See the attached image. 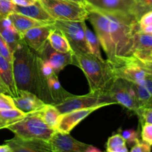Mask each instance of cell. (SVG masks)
Masks as SVG:
<instances>
[{
  "label": "cell",
  "instance_id": "obj_46",
  "mask_svg": "<svg viewBox=\"0 0 152 152\" xmlns=\"http://www.w3.org/2000/svg\"><path fill=\"white\" fill-rule=\"evenodd\" d=\"M0 129H3V126L2 124H1V121H0Z\"/></svg>",
  "mask_w": 152,
  "mask_h": 152
},
{
  "label": "cell",
  "instance_id": "obj_20",
  "mask_svg": "<svg viewBox=\"0 0 152 152\" xmlns=\"http://www.w3.org/2000/svg\"><path fill=\"white\" fill-rule=\"evenodd\" d=\"M48 89L53 105L61 103L72 95V94H70L62 87L56 74L48 80Z\"/></svg>",
  "mask_w": 152,
  "mask_h": 152
},
{
  "label": "cell",
  "instance_id": "obj_7",
  "mask_svg": "<svg viewBox=\"0 0 152 152\" xmlns=\"http://www.w3.org/2000/svg\"><path fill=\"white\" fill-rule=\"evenodd\" d=\"M110 64L114 78L123 79L132 83H140L151 76L145 65L134 56L121 58Z\"/></svg>",
  "mask_w": 152,
  "mask_h": 152
},
{
  "label": "cell",
  "instance_id": "obj_23",
  "mask_svg": "<svg viewBox=\"0 0 152 152\" xmlns=\"http://www.w3.org/2000/svg\"><path fill=\"white\" fill-rule=\"evenodd\" d=\"M43 121L52 129L56 131L61 114L53 104H46L44 108L40 111Z\"/></svg>",
  "mask_w": 152,
  "mask_h": 152
},
{
  "label": "cell",
  "instance_id": "obj_41",
  "mask_svg": "<svg viewBox=\"0 0 152 152\" xmlns=\"http://www.w3.org/2000/svg\"><path fill=\"white\" fill-rule=\"evenodd\" d=\"M0 152H10V149L7 144L0 145Z\"/></svg>",
  "mask_w": 152,
  "mask_h": 152
},
{
  "label": "cell",
  "instance_id": "obj_42",
  "mask_svg": "<svg viewBox=\"0 0 152 152\" xmlns=\"http://www.w3.org/2000/svg\"><path fill=\"white\" fill-rule=\"evenodd\" d=\"M0 87H1V88H2L3 90L4 91V92H5V93L7 94H9V93H8V91H7V88L5 87V86H4V83H3L2 80H1V78H0Z\"/></svg>",
  "mask_w": 152,
  "mask_h": 152
},
{
  "label": "cell",
  "instance_id": "obj_27",
  "mask_svg": "<svg viewBox=\"0 0 152 152\" xmlns=\"http://www.w3.org/2000/svg\"><path fill=\"white\" fill-rule=\"evenodd\" d=\"M148 48H152V34L137 31L134 37V52Z\"/></svg>",
  "mask_w": 152,
  "mask_h": 152
},
{
  "label": "cell",
  "instance_id": "obj_26",
  "mask_svg": "<svg viewBox=\"0 0 152 152\" xmlns=\"http://www.w3.org/2000/svg\"><path fill=\"white\" fill-rule=\"evenodd\" d=\"M105 152H129L126 140L120 134H116L108 138Z\"/></svg>",
  "mask_w": 152,
  "mask_h": 152
},
{
  "label": "cell",
  "instance_id": "obj_32",
  "mask_svg": "<svg viewBox=\"0 0 152 152\" xmlns=\"http://www.w3.org/2000/svg\"><path fill=\"white\" fill-rule=\"evenodd\" d=\"M0 54L10 62L11 63L13 62V52L1 34H0Z\"/></svg>",
  "mask_w": 152,
  "mask_h": 152
},
{
  "label": "cell",
  "instance_id": "obj_24",
  "mask_svg": "<svg viewBox=\"0 0 152 152\" xmlns=\"http://www.w3.org/2000/svg\"><path fill=\"white\" fill-rule=\"evenodd\" d=\"M27 114L16 108L0 111V121L3 126V129L21 120Z\"/></svg>",
  "mask_w": 152,
  "mask_h": 152
},
{
  "label": "cell",
  "instance_id": "obj_39",
  "mask_svg": "<svg viewBox=\"0 0 152 152\" xmlns=\"http://www.w3.org/2000/svg\"><path fill=\"white\" fill-rule=\"evenodd\" d=\"M140 31L145 33V34H152V24L151 25H148V26L145 27V28H143L142 29H141Z\"/></svg>",
  "mask_w": 152,
  "mask_h": 152
},
{
  "label": "cell",
  "instance_id": "obj_1",
  "mask_svg": "<svg viewBox=\"0 0 152 152\" xmlns=\"http://www.w3.org/2000/svg\"><path fill=\"white\" fill-rule=\"evenodd\" d=\"M88 20L94 27L107 60L114 63L133 56L134 37L140 31L138 20L132 16L88 8Z\"/></svg>",
  "mask_w": 152,
  "mask_h": 152
},
{
  "label": "cell",
  "instance_id": "obj_8",
  "mask_svg": "<svg viewBox=\"0 0 152 152\" xmlns=\"http://www.w3.org/2000/svg\"><path fill=\"white\" fill-rule=\"evenodd\" d=\"M117 104L137 114L140 110L134 83L123 79L115 78L108 90Z\"/></svg>",
  "mask_w": 152,
  "mask_h": 152
},
{
  "label": "cell",
  "instance_id": "obj_22",
  "mask_svg": "<svg viewBox=\"0 0 152 152\" xmlns=\"http://www.w3.org/2000/svg\"><path fill=\"white\" fill-rule=\"evenodd\" d=\"M48 41L50 46L56 51L64 53H71L73 52L66 37L62 34V31L56 27H54L50 31Z\"/></svg>",
  "mask_w": 152,
  "mask_h": 152
},
{
  "label": "cell",
  "instance_id": "obj_9",
  "mask_svg": "<svg viewBox=\"0 0 152 152\" xmlns=\"http://www.w3.org/2000/svg\"><path fill=\"white\" fill-rule=\"evenodd\" d=\"M54 27L60 30L69 42L72 51L90 53L86 43V21L56 20Z\"/></svg>",
  "mask_w": 152,
  "mask_h": 152
},
{
  "label": "cell",
  "instance_id": "obj_36",
  "mask_svg": "<svg viewBox=\"0 0 152 152\" xmlns=\"http://www.w3.org/2000/svg\"><path fill=\"white\" fill-rule=\"evenodd\" d=\"M130 152H151V147L142 140H139L133 145Z\"/></svg>",
  "mask_w": 152,
  "mask_h": 152
},
{
  "label": "cell",
  "instance_id": "obj_29",
  "mask_svg": "<svg viewBox=\"0 0 152 152\" xmlns=\"http://www.w3.org/2000/svg\"><path fill=\"white\" fill-rule=\"evenodd\" d=\"M133 56L145 65H152V48L135 50Z\"/></svg>",
  "mask_w": 152,
  "mask_h": 152
},
{
  "label": "cell",
  "instance_id": "obj_44",
  "mask_svg": "<svg viewBox=\"0 0 152 152\" xmlns=\"http://www.w3.org/2000/svg\"><path fill=\"white\" fill-rule=\"evenodd\" d=\"M72 1H77V2H80V3H83V0H72ZM83 4H84V3H83Z\"/></svg>",
  "mask_w": 152,
  "mask_h": 152
},
{
  "label": "cell",
  "instance_id": "obj_19",
  "mask_svg": "<svg viewBox=\"0 0 152 152\" xmlns=\"http://www.w3.org/2000/svg\"><path fill=\"white\" fill-rule=\"evenodd\" d=\"M0 34L4 39L13 53L19 42L22 40V36L15 28L8 17L0 19Z\"/></svg>",
  "mask_w": 152,
  "mask_h": 152
},
{
  "label": "cell",
  "instance_id": "obj_37",
  "mask_svg": "<svg viewBox=\"0 0 152 152\" xmlns=\"http://www.w3.org/2000/svg\"><path fill=\"white\" fill-rule=\"evenodd\" d=\"M138 24H139L140 31L142 29L145 27L148 26V25H151L152 24V10L151 11L146 12L144 13L140 19L138 20Z\"/></svg>",
  "mask_w": 152,
  "mask_h": 152
},
{
  "label": "cell",
  "instance_id": "obj_34",
  "mask_svg": "<svg viewBox=\"0 0 152 152\" xmlns=\"http://www.w3.org/2000/svg\"><path fill=\"white\" fill-rule=\"evenodd\" d=\"M141 138L143 142H146L148 145H152V124L145 123L142 124V132H141Z\"/></svg>",
  "mask_w": 152,
  "mask_h": 152
},
{
  "label": "cell",
  "instance_id": "obj_14",
  "mask_svg": "<svg viewBox=\"0 0 152 152\" xmlns=\"http://www.w3.org/2000/svg\"><path fill=\"white\" fill-rule=\"evenodd\" d=\"M55 152H85L90 145L74 139L70 134H62L59 132L49 140Z\"/></svg>",
  "mask_w": 152,
  "mask_h": 152
},
{
  "label": "cell",
  "instance_id": "obj_30",
  "mask_svg": "<svg viewBox=\"0 0 152 152\" xmlns=\"http://www.w3.org/2000/svg\"><path fill=\"white\" fill-rule=\"evenodd\" d=\"M123 139L126 140V144L129 145H134L135 143L140 140L139 139V134L134 129H127L122 132L120 134Z\"/></svg>",
  "mask_w": 152,
  "mask_h": 152
},
{
  "label": "cell",
  "instance_id": "obj_10",
  "mask_svg": "<svg viewBox=\"0 0 152 152\" xmlns=\"http://www.w3.org/2000/svg\"><path fill=\"white\" fill-rule=\"evenodd\" d=\"M86 7L134 16L139 20L137 7L135 0H83Z\"/></svg>",
  "mask_w": 152,
  "mask_h": 152
},
{
  "label": "cell",
  "instance_id": "obj_12",
  "mask_svg": "<svg viewBox=\"0 0 152 152\" xmlns=\"http://www.w3.org/2000/svg\"><path fill=\"white\" fill-rule=\"evenodd\" d=\"M36 53L41 59L50 64L57 75L67 65L73 64L72 53H64L56 51L50 46L48 41H47L40 51Z\"/></svg>",
  "mask_w": 152,
  "mask_h": 152
},
{
  "label": "cell",
  "instance_id": "obj_13",
  "mask_svg": "<svg viewBox=\"0 0 152 152\" xmlns=\"http://www.w3.org/2000/svg\"><path fill=\"white\" fill-rule=\"evenodd\" d=\"M102 106H95L84 109L75 110L61 114L56 132L62 134H70L71 131L83 120Z\"/></svg>",
  "mask_w": 152,
  "mask_h": 152
},
{
  "label": "cell",
  "instance_id": "obj_25",
  "mask_svg": "<svg viewBox=\"0 0 152 152\" xmlns=\"http://www.w3.org/2000/svg\"><path fill=\"white\" fill-rule=\"evenodd\" d=\"M85 33H86V43H87L90 53L94 55L95 56L99 59H102L100 52V43L96 34L89 29L87 25L85 28Z\"/></svg>",
  "mask_w": 152,
  "mask_h": 152
},
{
  "label": "cell",
  "instance_id": "obj_6",
  "mask_svg": "<svg viewBox=\"0 0 152 152\" xmlns=\"http://www.w3.org/2000/svg\"><path fill=\"white\" fill-rule=\"evenodd\" d=\"M115 101L108 91H90L88 94L76 96L72 94L62 102L54 105L61 114L79 109L92 108L95 106H108L114 105Z\"/></svg>",
  "mask_w": 152,
  "mask_h": 152
},
{
  "label": "cell",
  "instance_id": "obj_31",
  "mask_svg": "<svg viewBox=\"0 0 152 152\" xmlns=\"http://www.w3.org/2000/svg\"><path fill=\"white\" fill-rule=\"evenodd\" d=\"M15 108L13 97L5 93H0V111Z\"/></svg>",
  "mask_w": 152,
  "mask_h": 152
},
{
  "label": "cell",
  "instance_id": "obj_35",
  "mask_svg": "<svg viewBox=\"0 0 152 152\" xmlns=\"http://www.w3.org/2000/svg\"><path fill=\"white\" fill-rule=\"evenodd\" d=\"M137 115L139 117L141 125L145 123L152 124V107L141 108Z\"/></svg>",
  "mask_w": 152,
  "mask_h": 152
},
{
  "label": "cell",
  "instance_id": "obj_28",
  "mask_svg": "<svg viewBox=\"0 0 152 152\" xmlns=\"http://www.w3.org/2000/svg\"><path fill=\"white\" fill-rule=\"evenodd\" d=\"M15 6L11 0H0V19H6L14 13Z\"/></svg>",
  "mask_w": 152,
  "mask_h": 152
},
{
  "label": "cell",
  "instance_id": "obj_5",
  "mask_svg": "<svg viewBox=\"0 0 152 152\" xmlns=\"http://www.w3.org/2000/svg\"><path fill=\"white\" fill-rule=\"evenodd\" d=\"M55 20H88V10L83 3L72 0H39Z\"/></svg>",
  "mask_w": 152,
  "mask_h": 152
},
{
  "label": "cell",
  "instance_id": "obj_40",
  "mask_svg": "<svg viewBox=\"0 0 152 152\" xmlns=\"http://www.w3.org/2000/svg\"><path fill=\"white\" fill-rule=\"evenodd\" d=\"M85 152H102L101 151L99 148H96V147L93 146V145H90L88 147L87 149L85 151Z\"/></svg>",
  "mask_w": 152,
  "mask_h": 152
},
{
  "label": "cell",
  "instance_id": "obj_17",
  "mask_svg": "<svg viewBox=\"0 0 152 152\" xmlns=\"http://www.w3.org/2000/svg\"><path fill=\"white\" fill-rule=\"evenodd\" d=\"M15 12L28 16L38 22L46 25H53L55 19L46 11L39 1H37L34 4L28 6H15Z\"/></svg>",
  "mask_w": 152,
  "mask_h": 152
},
{
  "label": "cell",
  "instance_id": "obj_2",
  "mask_svg": "<svg viewBox=\"0 0 152 152\" xmlns=\"http://www.w3.org/2000/svg\"><path fill=\"white\" fill-rule=\"evenodd\" d=\"M37 56V53L22 40L13 51L12 64L18 91H27L38 96Z\"/></svg>",
  "mask_w": 152,
  "mask_h": 152
},
{
  "label": "cell",
  "instance_id": "obj_3",
  "mask_svg": "<svg viewBox=\"0 0 152 152\" xmlns=\"http://www.w3.org/2000/svg\"><path fill=\"white\" fill-rule=\"evenodd\" d=\"M73 64L85 74L90 91H108L114 78L111 64L90 53L73 51Z\"/></svg>",
  "mask_w": 152,
  "mask_h": 152
},
{
  "label": "cell",
  "instance_id": "obj_45",
  "mask_svg": "<svg viewBox=\"0 0 152 152\" xmlns=\"http://www.w3.org/2000/svg\"><path fill=\"white\" fill-rule=\"evenodd\" d=\"M0 93H5V92H4V91L3 90L2 88H1V87H0ZM6 94V93H5Z\"/></svg>",
  "mask_w": 152,
  "mask_h": 152
},
{
  "label": "cell",
  "instance_id": "obj_15",
  "mask_svg": "<svg viewBox=\"0 0 152 152\" xmlns=\"http://www.w3.org/2000/svg\"><path fill=\"white\" fill-rule=\"evenodd\" d=\"M53 28V25L35 27L26 31L22 36V39L30 48L35 53H38L47 42L49 34Z\"/></svg>",
  "mask_w": 152,
  "mask_h": 152
},
{
  "label": "cell",
  "instance_id": "obj_38",
  "mask_svg": "<svg viewBox=\"0 0 152 152\" xmlns=\"http://www.w3.org/2000/svg\"><path fill=\"white\" fill-rule=\"evenodd\" d=\"M16 5L18 6H28L34 4L38 0H11Z\"/></svg>",
  "mask_w": 152,
  "mask_h": 152
},
{
  "label": "cell",
  "instance_id": "obj_11",
  "mask_svg": "<svg viewBox=\"0 0 152 152\" xmlns=\"http://www.w3.org/2000/svg\"><path fill=\"white\" fill-rule=\"evenodd\" d=\"M4 143L10 152H55L50 142L42 140H25L15 136Z\"/></svg>",
  "mask_w": 152,
  "mask_h": 152
},
{
  "label": "cell",
  "instance_id": "obj_33",
  "mask_svg": "<svg viewBox=\"0 0 152 152\" xmlns=\"http://www.w3.org/2000/svg\"><path fill=\"white\" fill-rule=\"evenodd\" d=\"M135 2L137 7L139 18L146 12L152 10V0H135Z\"/></svg>",
  "mask_w": 152,
  "mask_h": 152
},
{
  "label": "cell",
  "instance_id": "obj_18",
  "mask_svg": "<svg viewBox=\"0 0 152 152\" xmlns=\"http://www.w3.org/2000/svg\"><path fill=\"white\" fill-rule=\"evenodd\" d=\"M0 78L12 97L19 96V91L16 86L13 77V64L0 54Z\"/></svg>",
  "mask_w": 152,
  "mask_h": 152
},
{
  "label": "cell",
  "instance_id": "obj_21",
  "mask_svg": "<svg viewBox=\"0 0 152 152\" xmlns=\"http://www.w3.org/2000/svg\"><path fill=\"white\" fill-rule=\"evenodd\" d=\"M8 18L10 19L13 26L17 30V31L20 34L21 36L23 35L26 31L31 29V28L46 25V24L34 20V19H31L28 16L16 13V12L11 13L8 16Z\"/></svg>",
  "mask_w": 152,
  "mask_h": 152
},
{
  "label": "cell",
  "instance_id": "obj_16",
  "mask_svg": "<svg viewBox=\"0 0 152 152\" xmlns=\"http://www.w3.org/2000/svg\"><path fill=\"white\" fill-rule=\"evenodd\" d=\"M13 99L15 107L27 114L41 111L46 105L37 95L27 91H19V96Z\"/></svg>",
  "mask_w": 152,
  "mask_h": 152
},
{
  "label": "cell",
  "instance_id": "obj_43",
  "mask_svg": "<svg viewBox=\"0 0 152 152\" xmlns=\"http://www.w3.org/2000/svg\"><path fill=\"white\" fill-rule=\"evenodd\" d=\"M146 68L148 69V72H149L150 75L152 77V65H145Z\"/></svg>",
  "mask_w": 152,
  "mask_h": 152
},
{
  "label": "cell",
  "instance_id": "obj_4",
  "mask_svg": "<svg viewBox=\"0 0 152 152\" xmlns=\"http://www.w3.org/2000/svg\"><path fill=\"white\" fill-rule=\"evenodd\" d=\"M15 136L25 140H42L49 141L55 132L43 121L40 111L28 114L23 119L6 128Z\"/></svg>",
  "mask_w": 152,
  "mask_h": 152
}]
</instances>
